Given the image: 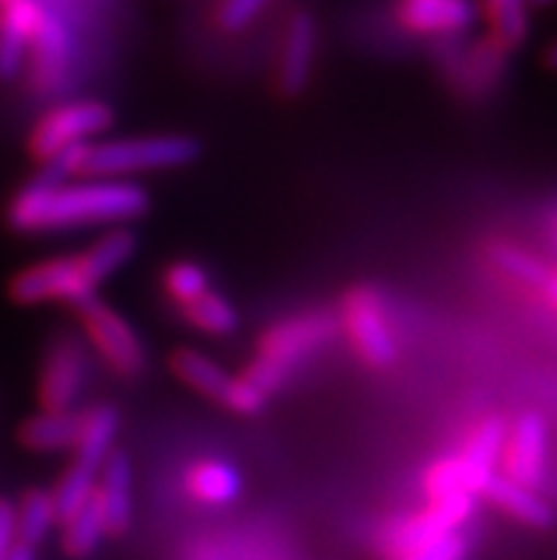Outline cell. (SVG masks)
Instances as JSON below:
<instances>
[{
	"label": "cell",
	"instance_id": "cell-29",
	"mask_svg": "<svg viewBox=\"0 0 557 560\" xmlns=\"http://www.w3.org/2000/svg\"><path fill=\"white\" fill-rule=\"evenodd\" d=\"M466 555H469V540L461 533H450L395 560H466Z\"/></svg>",
	"mask_w": 557,
	"mask_h": 560
},
{
	"label": "cell",
	"instance_id": "cell-5",
	"mask_svg": "<svg viewBox=\"0 0 557 560\" xmlns=\"http://www.w3.org/2000/svg\"><path fill=\"white\" fill-rule=\"evenodd\" d=\"M333 330L336 325L327 316H302V319H290L274 327L268 339L262 341V355L251 364L245 378L268 396L304 355H311L330 339Z\"/></svg>",
	"mask_w": 557,
	"mask_h": 560
},
{
	"label": "cell",
	"instance_id": "cell-26",
	"mask_svg": "<svg viewBox=\"0 0 557 560\" xmlns=\"http://www.w3.org/2000/svg\"><path fill=\"white\" fill-rule=\"evenodd\" d=\"M185 307V316L188 322L205 330V334H213V336H225L236 330L240 325V316L233 311V305L228 302L225 296H219V293L205 291L202 296H197L194 302H188Z\"/></svg>",
	"mask_w": 557,
	"mask_h": 560
},
{
	"label": "cell",
	"instance_id": "cell-23",
	"mask_svg": "<svg viewBox=\"0 0 557 560\" xmlns=\"http://www.w3.org/2000/svg\"><path fill=\"white\" fill-rule=\"evenodd\" d=\"M171 364L185 384H190L194 390L205 393V396L219 398V401L225 398L228 387H231V373H225L217 362H211L208 355L197 353V350H179Z\"/></svg>",
	"mask_w": 557,
	"mask_h": 560
},
{
	"label": "cell",
	"instance_id": "cell-34",
	"mask_svg": "<svg viewBox=\"0 0 557 560\" xmlns=\"http://www.w3.org/2000/svg\"><path fill=\"white\" fill-rule=\"evenodd\" d=\"M552 0H530V7H549Z\"/></svg>",
	"mask_w": 557,
	"mask_h": 560
},
{
	"label": "cell",
	"instance_id": "cell-31",
	"mask_svg": "<svg viewBox=\"0 0 557 560\" xmlns=\"http://www.w3.org/2000/svg\"><path fill=\"white\" fill-rule=\"evenodd\" d=\"M270 0H225L222 9H219V23L228 32H240L247 23L254 21L256 14L262 12V7H268Z\"/></svg>",
	"mask_w": 557,
	"mask_h": 560
},
{
	"label": "cell",
	"instance_id": "cell-1",
	"mask_svg": "<svg viewBox=\"0 0 557 560\" xmlns=\"http://www.w3.org/2000/svg\"><path fill=\"white\" fill-rule=\"evenodd\" d=\"M149 208V194L128 179H83V183H32L9 206L14 231H66L100 222L137 220Z\"/></svg>",
	"mask_w": 557,
	"mask_h": 560
},
{
	"label": "cell",
	"instance_id": "cell-33",
	"mask_svg": "<svg viewBox=\"0 0 557 560\" xmlns=\"http://www.w3.org/2000/svg\"><path fill=\"white\" fill-rule=\"evenodd\" d=\"M3 560H35V547L21 544V540H12V547L7 549Z\"/></svg>",
	"mask_w": 557,
	"mask_h": 560
},
{
	"label": "cell",
	"instance_id": "cell-21",
	"mask_svg": "<svg viewBox=\"0 0 557 560\" xmlns=\"http://www.w3.org/2000/svg\"><path fill=\"white\" fill-rule=\"evenodd\" d=\"M63 524H66V533H63L66 552H69L71 558H85V555H92L94 549L100 547L103 535H108L106 512H103L97 492H94L89 501H83L78 510L71 512Z\"/></svg>",
	"mask_w": 557,
	"mask_h": 560
},
{
	"label": "cell",
	"instance_id": "cell-7",
	"mask_svg": "<svg viewBox=\"0 0 557 560\" xmlns=\"http://www.w3.org/2000/svg\"><path fill=\"white\" fill-rule=\"evenodd\" d=\"M475 512V495H446L432 501L430 506L413 518L395 524L393 529L384 538V552L390 555V560L402 558V555L413 552V549L430 544V540L444 538L450 533H459L461 526L469 521V515Z\"/></svg>",
	"mask_w": 557,
	"mask_h": 560
},
{
	"label": "cell",
	"instance_id": "cell-22",
	"mask_svg": "<svg viewBox=\"0 0 557 560\" xmlns=\"http://www.w3.org/2000/svg\"><path fill=\"white\" fill-rule=\"evenodd\" d=\"M57 524L55 498L46 490H32L23 498L21 510H14V540L37 547L46 535L51 533V526Z\"/></svg>",
	"mask_w": 557,
	"mask_h": 560
},
{
	"label": "cell",
	"instance_id": "cell-6",
	"mask_svg": "<svg viewBox=\"0 0 557 560\" xmlns=\"http://www.w3.org/2000/svg\"><path fill=\"white\" fill-rule=\"evenodd\" d=\"M114 122V112L106 103L97 100H80V103H66L55 108L37 122L35 135H32V151L40 160H49L57 151L80 145V142H92L100 131H106Z\"/></svg>",
	"mask_w": 557,
	"mask_h": 560
},
{
	"label": "cell",
	"instance_id": "cell-2",
	"mask_svg": "<svg viewBox=\"0 0 557 560\" xmlns=\"http://www.w3.org/2000/svg\"><path fill=\"white\" fill-rule=\"evenodd\" d=\"M137 240L128 231H112L97 240L89 250L71 256H57L49 262H37L21 270L12 279L14 302L37 305V302H69L78 307L80 302L92 299L100 284L112 277L114 270L135 256Z\"/></svg>",
	"mask_w": 557,
	"mask_h": 560
},
{
	"label": "cell",
	"instance_id": "cell-4",
	"mask_svg": "<svg viewBox=\"0 0 557 560\" xmlns=\"http://www.w3.org/2000/svg\"><path fill=\"white\" fill-rule=\"evenodd\" d=\"M117 427H120V416H117L114 407H97V410L85 412L83 435H80L78 447H74L78 455H74L63 481L57 483V490L51 492L57 521L69 518L71 512L94 495L100 469H103V462L114 450Z\"/></svg>",
	"mask_w": 557,
	"mask_h": 560
},
{
	"label": "cell",
	"instance_id": "cell-9",
	"mask_svg": "<svg viewBox=\"0 0 557 560\" xmlns=\"http://www.w3.org/2000/svg\"><path fill=\"white\" fill-rule=\"evenodd\" d=\"M549 462V427L541 412H523L507 430L503 441V476L537 490Z\"/></svg>",
	"mask_w": 557,
	"mask_h": 560
},
{
	"label": "cell",
	"instance_id": "cell-24",
	"mask_svg": "<svg viewBox=\"0 0 557 560\" xmlns=\"http://www.w3.org/2000/svg\"><path fill=\"white\" fill-rule=\"evenodd\" d=\"M484 9L492 23L495 40L503 49L521 46L530 32V0H484Z\"/></svg>",
	"mask_w": 557,
	"mask_h": 560
},
{
	"label": "cell",
	"instance_id": "cell-12",
	"mask_svg": "<svg viewBox=\"0 0 557 560\" xmlns=\"http://www.w3.org/2000/svg\"><path fill=\"white\" fill-rule=\"evenodd\" d=\"M40 14L35 0H7L0 14V80H12L23 69Z\"/></svg>",
	"mask_w": 557,
	"mask_h": 560
},
{
	"label": "cell",
	"instance_id": "cell-13",
	"mask_svg": "<svg viewBox=\"0 0 557 560\" xmlns=\"http://www.w3.org/2000/svg\"><path fill=\"white\" fill-rule=\"evenodd\" d=\"M402 23L418 35H459L473 26V0H402Z\"/></svg>",
	"mask_w": 557,
	"mask_h": 560
},
{
	"label": "cell",
	"instance_id": "cell-30",
	"mask_svg": "<svg viewBox=\"0 0 557 560\" xmlns=\"http://www.w3.org/2000/svg\"><path fill=\"white\" fill-rule=\"evenodd\" d=\"M265 398L268 396H265L259 387H254V384L242 376V378H231V387H228L222 405H225L228 410L240 412V416H256V412L265 407Z\"/></svg>",
	"mask_w": 557,
	"mask_h": 560
},
{
	"label": "cell",
	"instance_id": "cell-3",
	"mask_svg": "<svg viewBox=\"0 0 557 560\" xmlns=\"http://www.w3.org/2000/svg\"><path fill=\"white\" fill-rule=\"evenodd\" d=\"M199 145L188 137H131V140L83 142L80 177H128L140 171L179 168L194 163Z\"/></svg>",
	"mask_w": 557,
	"mask_h": 560
},
{
	"label": "cell",
	"instance_id": "cell-18",
	"mask_svg": "<svg viewBox=\"0 0 557 560\" xmlns=\"http://www.w3.org/2000/svg\"><path fill=\"white\" fill-rule=\"evenodd\" d=\"M495 469L480 467L478 462H473L469 455H452V458H444V462L432 464L430 472H427V492H430L432 501L446 495H459V492H466V495H480L484 483L489 481Z\"/></svg>",
	"mask_w": 557,
	"mask_h": 560
},
{
	"label": "cell",
	"instance_id": "cell-25",
	"mask_svg": "<svg viewBox=\"0 0 557 560\" xmlns=\"http://www.w3.org/2000/svg\"><path fill=\"white\" fill-rule=\"evenodd\" d=\"M492 262L509 273V277L521 279L523 284H535V288H544L546 299L555 302V273L546 268L544 262H537L535 256L526 254L521 248H512V245H498L492 250Z\"/></svg>",
	"mask_w": 557,
	"mask_h": 560
},
{
	"label": "cell",
	"instance_id": "cell-17",
	"mask_svg": "<svg viewBox=\"0 0 557 560\" xmlns=\"http://www.w3.org/2000/svg\"><path fill=\"white\" fill-rule=\"evenodd\" d=\"M85 416L74 410H46L35 419L23 421L21 441L28 450H40V453H51V450H74L78 447L80 435H83Z\"/></svg>",
	"mask_w": 557,
	"mask_h": 560
},
{
	"label": "cell",
	"instance_id": "cell-14",
	"mask_svg": "<svg viewBox=\"0 0 557 560\" xmlns=\"http://www.w3.org/2000/svg\"><path fill=\"white\" fill-rule=\"evenodd\" d=\"M313 60H316V23L307 12H299L285 32L279 85L285 94H302L311 83Z\"/></svg>",
	"mask_w": 557,
	"mask_h": 560
},
{
	"label": "cell",
	"instance_id": "cell-35",
	"mask_svg": "<svg viewBox=\"0 0 557 560\" xmlns=\"http://www.w3.org/2000/svg\"><path fill=\"white\" fill-rule=\"evenodd\" d=\"M3 3H7V0H3Z\"/></svg>",
	"mask_w": 557,
	"mask_h": 560
},
{
	"label": "cell",
	"instance_id": "cell-19",
	"mask_svg": "<svg viewBox=\"0 0 557 560\" xmlns=\"http://www.w3.org/2000/svg\"><path fill=\"white\" fill-rule=\"evenodd\" d=\"M32 55H35V71L40 83L57 80V74L69 66L71 57V35L66 23L57 14L43 9L40 21H37L35 37H32Z\"/></svg>",
	"mask_w": 557,
	"mask_h": 560
},
{
	"label": "cell",
	"instance_id": "cell-16",
	"mask_svg": "<svg viewBox=\"0 0 557 560\" xmlns=\"http://www.w3.org/2000/svg\"><path fill=\"white\" fill-rule=\"evenodd\" d=\"M480 495H487L495 506H501V510L509 512L512 518L535 526V529H549L552 526L549 501H546L537 490L523 487V483L512 481V478L492 472L489 481L484 483Z\"/></svg>",
	"mask_w": 557,
	"mask_h": 560
},
{
	"label": "cell",
	"instance_id": "cell-15",
	"mask_svg": "<svg viewBox=\"0 0 557 560\" xmlns=\"http://www.w3.org/2000/svg\"><path fill=\"white\" fill-rule=\"evenodd\" d=\"M97 498L106 512L108 535L126 533L131 524V464L126 453L112 450L97 478Z\"/></svg>",
	"mask_w": 557,
	"mask_h": 560
},
{
	"label": "cell",
	"instance_id": "cell-10",
	"mask_svg": "<svg viewBox=\"0 0 557 560\" xmlns=\"http://www.w3.org/2000/svg\"><path fill=\"white\" fill-rule=\"evenodd\" d=\"M347 330L353 336L356 348L364 355V362L373 368H390L395 362V339L390 334L384 302L370 288H359L345 302Z\"/></svg>",
	"mask_w": 557,
	"mask_h": 560
},
{
	"label": "cell",
	"instance_id": "cell-20",
	"mask_svg": "<svg viewBox=\"0 0 557 560\" xmlns=\"http://www.w3.org/2000/svg\"><path fill=\"white\" fill-rule=\"evenodd\" d=\"M190 495L202 504L222 506L236 501L242 492L240 472L225 462H202L188 472Z\"/></svg>",
	"mask_w": 557,
	"mask_h": 560
},
{
	"label": "cell",
	"instance_id": "cell-28",
	"mask_svg": "<svg viewBox=\"0 0 557 560\" xmlns=\"http://www.w3.org/2000/svg\"><path fill=\"white\" fill-rule=\"evenodd\" d=\"M165 288L179 305H188V302H194V299L208 291V277H205V270L199 265L177 262L165 273Z\"/></svg>",
	"mask_w": 557,
	"mask_h": 560
},
{
	"label": "cell",
	"instance_id": "cell-11",
	"mask_svg": "<svg viewBox=\"0 0 557 560\" xmlns=\"http://www.w3.org/2000/svg\"><path fill=\"white\" fill-rule=\"evenodd\" d=\"M85 359L78 341L60 339L51 348L49 362L43 368L40 396L46 410H69L83 390Z\"/></svg>",
	"mask_w": 557,
	"mask_h": 560
},
{
	"label": "cell",
	"instance_id": "cell-32",
	"mask_svg": "<svg viewBox=\"0 0 557 560\" xmlns=\"http://www.w3.org/2000/svg\"><path fill=\"white\" fill-rule=\"evenodd\" d=\"M14 540V506L9 501H0V560L7 555Z\"/></svg>",
	"mask_w": 557,
	"mask_h": 560
},
{
	"label": "cell",
	"instance_id": "cell-27",
	"mask_svg": "<svg viewBox=\"0 0 557 560\" xmlns=\"http://www.w3.org/2000/svg\"><path fill=\"white\" fill-rule=\"evenodd\" d=\"M507 421L492 416V419H487L478 430H475L464 453L469 455L473 462H478L480 467L495 469V462H498V455H501L503 450V441H507Z\"/></svg>",
	"mask_w": 557,
	"mask_h": 560
},
{
	"label": "cell",
	"instance_id": "cell-8",
	"mask_svg": "<svg viewBox=\"0 0 557 560\" xmlns=\"http://www.w3.org/2000/svg\"><path fill=\"white\" fill-rule=\"evenodd\" d=\"M83 325L92 336L94 348L103 353L108 364H112L120 376H137L146 368V350L142 341L137 339L135 327L123 319L120 313L108 307L106 302H100L97 296L85 299L78 305Z\"/></svg>",
	"mask_w": 557,
	"mask_h": 560
}]
</instances>
